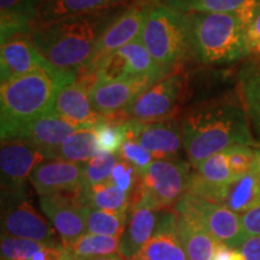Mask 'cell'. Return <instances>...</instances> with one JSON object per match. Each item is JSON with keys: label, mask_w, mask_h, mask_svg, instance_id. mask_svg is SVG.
I'll return each mask as SVG.
<instances>
[{"label": "cell", "mask_w": 260, "mask_h": 260, "mask_svg": "<svg viewBox=\"0 0 260 260\" xmlns=\"http://www.w3.org/2000/svg\"><path fill=\"white\" fill-rule=\"evenodd\" d=\"M175 212L193 217L209 232L217 242L240 249L248 239L243 229L241 214L223 205L186 194L175 205Z\"/></svg>", "instance_id": "obj_8"}, {"label": "cell", "mask_w": 260, "mask_h": 260, "mask_svg": "<svg viewBox=\"0 0 260 260\" xmlns=\"http://www.w3.org/2000/svg\"><path fill=\"white\" fill-rule=\"evenodd\" d=\"M194 172L205 182L213 186H224L237 180L228 161L225 151L205 159L195 167Z\"/></svg>", "instance_id": "obj_33"}, {"label": "cell", "mask_w": 260, "mask_h": 260, "mask_svg": "<svg viewBox=\"0 0 260 260\" xmlns=\"http://www.w3.org/2000/svg\"><path fill=\"white\" fill-rule=\"evenodd\" d=\"M44 0H0L2 44L10 39L29 35L37 23Z\"/></svg>", "instance_id": "obj_23"}, {"label": "cell", "mask_w": 260, "mask_h": 260, "mask_svg": "<svg viewBox=\"0 0 260 260\" xmlns=\"http://www.w3.org/2000/svg\"><path fill=\"white\" fill-rule=\"evenodd\" d=\"M65 255V248L63 245L47 246L42 251L38 252L31 260H63Z\"/></svg>", "instance_id": "obj_42"}, {"label": "cell", "mask_w": 260, "mask_h": 260, "mask_svg": "<svg viewBox=\"0 0 260 260\" xmlns=\"http://www.w3.org/2000/svg\"><path fill=\"white\" fill-rule=\"evenodd\" d=\"M119 160L118 154L99 153L89 161L84 162L83 187H92L110 181L113 168Z\"/></svg>", "instance_id": "obj_35"}, {"label": "cell", "mask_w": 260, "mask_h": 260, "mask_svg": "<svg viewBox=\"0 0 260 260\" xmlns=\"http://www.w3.org/2000/svg\"><path fill=\"white\" fill-rule=\"evenodd\" d=\"M46 160L48 158L45 152L24 140H2V190L11 191L24 188L32 171Z\"/></svg>", "instance_id": "obj_13"}, {"label": "cell", "mask_w": 260, "mask_h": 260, "mask_svg": "<svg viewBox=\"0 0 260 260\" xmlns=\"http://www.w3.org/2000/svg\"><path fill=\"white\" fill-rule=\"evenodd\" d=\"M182 132L183 148L194 168L234 146L258 144L242 100H220L191 110L182 121Z\"/></svg>", "instance_id": "obj_1"}, {"label": "cell", "mask_w": 260, "mask_h": 260, "mask_svg": "<svg viewBox=\"0 0 260 260\" xmlns=\"http://www.w3.org/2000/svg\"><path fill=\"white\" fill-rule=\"evenodd\" d=\"M2 235L63 245L48 219L31 204L25 187L18 190H2Z\"/></svg>", "instance_id": "obj_7"}, {"label": "cell", "mask_w": 260, "mask_h": 260, "mask_svg": "<svg viewBox=\"0 0 260 260\" xmlns=\"http://www.w3.org/2000/svg\"><path fill=\"white\" fill-rule=\"evenodd\" d=\"M260 11V0H191L188 12L233 15L248 27Z\"/></svg>", "instance_id": "obj_29"}, {"label": "cell", "mask_w": 260, "mask_h": 260, "mask_svg": "<svg viewBox=\"0 0 260 260\" xmlns=\"http://www.w3.org/2000/svg\"><path fill=\"white\" fill-rule=\"evenodd\" d=\"M212 260H246L240 249L232 248V247L218 242L216 252H214Z\"/></svg>", "instance_id": "obj_41"}, {"label": "cell", "mask_w": 260, "mask_h": 260, "mask_svg": "<svg viewBox=\"0 0 260 260\" xmlns=\"http://www.w3.org/2000/svg\"><path fill=\"white\" fill-rule=\"evenodd\" d=\"M190 30L191 54L207 65L229 64L249 56L247 25L233 15L186 12Z\"/></svg>", "instance_id": "obj_4"}, {"label": "cell", "mask_w": 260, "mask_h": 260, "mask_svg": "<svg viewBox=\"0 0 260 260\" xmlns=\"http://www.w3.org/2000/svg\"><path fill=\"white\" fill-rule=\"evenodd\" d=\"M128 139L135 140L154 159H172L183 147V132L174 119L154 122L126 121Z\"/></svg>", "instance_id": "obj_14"}, {"label": "cell", "mask_w": 260, "mask_h": 260, "mask_svg": "<svg viewBox=\"0 0 260 260\" xmlns=\"http://www.w3.org/2000/svg\"><path fill=\"white\" fill-rule=\"evenodd\" d=\"M63 260H73V259H71L70 254H69V253H68L67 251H65V255H64V259H63Z\"/></svg>", "instance_id": "obj_46"}, {"label": "cell", "mask_w": 260, "mask_h": 260, "mask_svg": "<svg viewBox=\"0 0 260 260\" xmlns=\"http://www.w3.org/2000/svg\"><path fill=\"white\" fill-rule=\"evenodd\" d=\"M176 230L188 260H212L218 242L193 217L176 213Z\"/></svg>", "instance_id": "obj_24"}, {"label": "cell", "mask_w": 260, "mask_h": 260, "mask_svg": "<svg viewBox=\"0 0 260 260\" xmlns=\"http://www.w3.org/2000/svg\"><path fill=\"white\" fill-rule=\"evenodd\" d=\"M123 9L60 19L34 28L29 38L51 65L64 73L77 75L88 68L98 41Z\"/></svg>", "instance_id": "obj_2"}, {"label": "cell", "mask_w": 260, "mask_h": 260, "mask_svg": "<svg viewBox=\"0 0 260 260\" xmlns=\"http://www.w3.org/2000/svg\"><path fill=\"white\" fill-rule=\"evenodd\" d=\"M47 246L58 245H50V243L34 241V240L2 235L0 254H2V260H31L32 256L38 252L46 248Z\"/></svg>", "instance_id": "obj_34"}, {"label": "cell", "mask_w": 260, "mask_h": 260, "mask_svg": "<svg viewBox=\"0 0 260 260\" xmlns=\"http://www.w3.org/2000/svg\"><path fill=\"white\" fill-rule=\"evenodd\" d=\"M254 165L253 168L260 174V144H256L254 146Z\"/></svg>", "instance_id": "obj_45"}, {"label": "cell", "mask_w": 260, "mask_h": 260, "mask_svg": "<svg viewBox=\"0 0 260 260\" xmlns=\"http://www.w3.org/2000/svg\"><path fill=\"white\" fill-rule=\"evenodd\" d=\"M118 157L122 160L129 162L135 169L140 177H142L154 161L152 155L145 147L138 144L135 140L128 139L123 144L121 151L118 152Z\"/></svg>", "instance_id": "obj_36"}, {"label": "cell", "mask_w": 260, "mask_h": 260, "mask_svg": "<svg viewBox=\"0 0 260 260\" xmlns=\"http://www.w3.org/2000/svg\"><path fill=\"white\" fill-rule=\"evenodd\" d=\"M58 70L41 56L29 35H21L3 42L0 50V82L38 73Z\"/></svg>", "instance_id": "obj_16"}, {"label": "cell", "mask_w": 260, "mask_h": 260, "mask_svg": "<svg viewBox=\"0 0 260 260\" xmlns=\"http://www.w3.org/2000/svg\"><path fill=\"white\" fill-rule=\"evenodd\" d=\"M190 165L176 159H155L140 178L130 197V206L142 204L157 211L176 205L187 194Z\"/></svg>", "instance_id": "obj_6"}, {"label": "cell", "mask_w": 260, "mask_h": 260, "mask_svg": "<svg viewBox=\"0 0 260 260\" xmlns=\"http://www.w3.org/2000/svg\"><path fill=\"white\" fill-rule=\"evenodd\" d=\"M71 259H73V260H125L122 255H119V254L93 256V258H74V256H71Z\"/></svg>", "instance_id": "obj_44"}, {"label": "cell", "mask_w": 260, "mask_h": 260, "mask_svg": "<svg viewBox=\"0 0 260 260\" xmlns=\"http://www.w3.org/2000/svg\"><path fill=\"white\" fill-rule=\"evenodd\" d=\"M219 205L233 212L243 214L260 205V174L252 168L251 171L224 186Z\"/></svg>", "instance_id": "obj_25"}, {"label": "cell", "mask_w": 260, "mask_h": 260, "mask_svg": "<svg viewBox=\"0 0 260 260\" xmlns=\"http://www.w3.org/2000/svg\"><path fill=\"white\" fill-rule=\"evenodd\" d=\"M140 40L161 69L170 71L191 53L190 30L186 12L152 5Z\"/></svg>", "instance_id": "obj_5"}, {"label": "cell", "mask_w": 260, "mask_h": 260, "mask_svg": "<svg viewBox=\"0 0 260 260\" xmlns=\"http://www.w3.org/2000/svg\"><path fill=\"white\" fill-rule=\"evenodd\" d=\"M98 148L100 153L118 154L122 146L128 140L126 121L113 122L109 118L94 126Z\"/></svg>", "instance_id": "obj_32"}, {"label": "cell", "mask_w": 260, "mask_h": 260, "mask_svg": "<svg viewBox=\"0 0 260 260\" xmlns=\"http://www.w3.org/2000/svg\"><path fill=\"white\" fill-rule=\"evenodd\" d=\"M155 5L168 6V8L175 9L181 12H188V6L191 3V0H151Z\"/></svg>", "instance_id": "obj_43"}, {"label": "cell", "mask_w": 260, "mask_h": 260, "mask_svg": "<svg viewBox=\"0 0 260 260\" xmlns=\"http://www.w3.org/2000/svg\"><path fill=\"white\" fill-rule=\"evenodd\" d=\"M79 129H81L80 126L71 124L56 113L51 112L22 129L16 139L24 140L34 145L45 152L48 159H52L53 152Z\"/></svg>", "instance_id": "obj_20"}, {"label": "cell", "mask_w": 260, "mask_h": 260, "mask_svg": "<svg viewBox=\"0 0 260 260\" xmlns=\"http://www.w3.org/2000/svg\"><path fill=\"white\" fill-rule=\"evenodd\" d=\"M160 212L142 204L129 207L128 222L119 243V255L125 260L135 258L154 234Z\"/></svg>", "instance_id": "obj_21"}, {"label": "cell", "mask_w": 260, "mask_h": 260, "mask_svg": "<svg viewBox=\"0 0 260 260\" xmlns=\"http://www.w3.org/2000/svg\"><path fill=\"white\" fill-rule=\"evenodd\" d=\"M132 260H188L176 230V212L161 211L154 234Z\"/></svg>", "instance_id": "obj_19"}, {"label": "cell", "mask_w": 260, "mask_h": 260, "mask_svg": "<svg viewBox=\"0 0 260 260\" xmlns=\"http://www.w3.org/2000/svg\"><path fill=\"white\" fill-rule=\"evenodd\" d=\"M94 128H81L69 136L52 154V159L74 162H87L99 154Z\"/></svg>", "instance_id": "obj_28"}, {"label": "cell", "mask_w": 260, "mask_h": 260, "mask_svg": "<svg viewBox=\"0 0 260 260\" xmlns=\"http://www.w3.org/2000/svg\"><path fill=\"white\" fill-rule=\"evenodd\" d=\"M243 229L248 236L260 235V205L241 214Z\"/></svg>", "instance_id": "obj_39"}, {"label": "cell", "mask_w": 260, "mask_h": 260, "mask_svg": "<svg viewBox=\"0 0 260 260\" xmlns=\"http://www.w3.org/2000/svg\"><path fill=\"white\" fill-rule=\"evenodd\" d=\"M152 5L153 3L151 0H136L122 10L121 14L110 23L98 41L92 60L84 70L86 75L89 76L103 58L140 39Z\"/></svg>", "instance_id": "obj_10"}, {"label": "cell", "mask_w": 260, "mask_h": 260, "mask_svg": "<svg viewBox=\"0 0 260 260\" xmlns=\"http://www.w3.org/2000/svg\"><path fill=\"white\" fill-rule=\"evenodd\" d=\"M246 41L249 56H253V58H260V11L247 27Z\"/></svg>", "instance_id": "obj_38"}, {"label": "cell", "mask_w": 260, "mask_h": 260, "mask_svg": "<svg viewBox=\"0 0 260 260\" xmlns=\"http://www.w3.org/2000/svg\"><path fill=\"white\" fill-rule=\"evenodd\" d=\"M140 178L141 177L139 176L138 172H136L135 169L129 162L119 159L115 165V168H113L110 181L113 182L119 189L130 194V197H132L133 191H134L136 186H138Z\"/></svg>", "instance_id": "obj_37"}, {"label": "cell", "mask_w": 260, "mask_h": 260, "mask_svg": "<svg viewBox=\"0 0 260 260\" xmlns=\"http://www.w3.org/2000/svg\"><path fill=\"white\" fill-rule=\"evenodd\" d=\"M86 83L70 82L58 90L52 112L80 128H94L105 121V117L94 110Z\"/></svg>", "instance_id": "obj_18"}, {"label": "cell", "mask_w": 260, "mask_h": 260, "mask_svg": "<svg viewBox=\"0 0 260 260\" xmlns=\"http://www.w3.org/2000/svg\"><path fill=\"white\" fill-rule=\"evenodd\" d=\"M136 0H44L34 28L76 16L125 8Z\"/></svg>", "instance_id": "obj_22"}, {"label": "cell", "mask_w": 260, "mask_h": 260, "mask_svg": "<svg viewBox=\"0 0 260 260\" xmlns=\"http://www.w3.org/2000/svg\"><path fill=\"white\" fill-rule=\"evenodd\" d=\"M82 190L63 191L39 198L40 209L59 235L64 248L87 233Z\"/></svg>", "instance_id": "obj_12"}, {"label": "cell", "mask_w": 260, "mask_h": 260, "mask_svg": "<svg viewBox=\"0 0 260 260\" xmlns=\"http://www.w3.org/2000/svg\"><path fill=\"white\" fill-rule=\"evenodd\" d=\"M240 251L246 260H260V235L249 236L240 247Z\"/></svg>", "instance_id": "obj_40"}, {"label": "cell", "mask_w": 260, "mask_h": 260, "mask_svg": "<svg viewBox=\"0 0 260 260\" xmlns=\"http://www.w3.org/2000/svg\"><path fill=\"white\" fill-rule=\"evenodd\" d=\"M153 82L142 79H103L94 77L89 94L94 110L105 118L124 110Z\"/></svg>", "instance_id": "obj_15"}, {"label": "cell", "mask_w": 260, "mask_h": 260, "mask_svg": "<svg viewBox=\"0 0 260 260\" xmlns=\"http://www.w3.org/2000/svg\"><path fill=\"white\" fill-rule=\"evenodd\" d=\"M121 237L98 235L86 233L65 247V251L74 258H93V256L119 254Z\"/></svg>", "instance_id": "obj_30"}, {"label": "cell", "mask_w": 260, "mask_h": 260, "mask_svg": "<svg viewBox=\"0 0 260 260\" xmlns=\"http://www.w3.org/2000/svg\"><path fill=\"white\" fill-rule=\"evenodd\" d=\"M82 203L93 209L128 212L130 207V194L119 189L111 181L104 182L92 187H83Z\"/></svg>", "instance_id": "obj_27"}, {"label": "cell", "mask_w": 260, "mask_h": 260, "mask_svg": "<svg viewBox=\"0 0 260 260\" xmlns=\"http://www.w3.org/2000/svg\"><path fill=\"white\" fill-rule=\"evenodd\" d=\"M239 86L253 134L260 144V58L247 61L239 74Z\"/></svg>", "instance_id": "obj_26"}, {"label": "cell", "mask_w": 260, "mask_h": 260, "mask_svg": "<svg viewBox=\"0 0 260 260\" xmlns=\"http://www.w3.org/2000/svg\"><path fill=\"white\" fill-rule=\"evenodd\" d=\"M29 182L39 197L83 189L84 162L48 159L32 171Z\"/></svg>", "instance_id": "obj_17"}, {"label": "cell", "mask_w": 260, "mask_h": 260, "mask_svg": "<svg viewBox=\"0 0 260 260\" xmlns=\"http://www.w3.org/2000/svg\"><path fill=\"white\" fill-rule=\"evenodd\" d=\"M77 75L61 70L38 71L0 86L2 140L17 138L22 129L53 110L58 90Z\"/></svg>", "instance_id": "obj_3"}, {"label": "cell", "mask_w": 260, "mask_h": 260, "mask_svg": "<svg viewBox=\"0 0 260 260\" xmlns=\"http://www.w3.org/2000/svg\"><path fill=\"white\" fill-rule=\"evenodd\" d=\"M169 71L161 69L152 58L147 48L138 40L103 58L89 76L103 79H142L157 83L167 77Z\"/></svg>", "instance_id": "obj_9"}, {"label": "cell", "mask_w": 260, "mask_h": 260, "mask_svg": "<svg viewBox=\"0 0 260 260\" xmlns=\"http://www.w3.org/2000/svg\"><path fill=\"white\" fill-rule=\"evenodd\" d=\"M84 217L87 233L105 236L122 237L128 222V212H112L89 206H84Z\"/></svg>", "instance_id": "obj_31"}, {"label": "cell", "mask_w": 260, "mask_h": 260, "mask_svg": "<svg viewBox=\"0 0 260 260\" xmlns=\"http://www.w3.org/2000/svg\"><path fill=\"white\" fill-rule=\"evenodd\" d=\"M182 75L167 76L140 94L122 115L126 121L154 122L169 118L176 109L184 90Z\"/></svg>", "instance_id": "obj_11"}]
</instances>
